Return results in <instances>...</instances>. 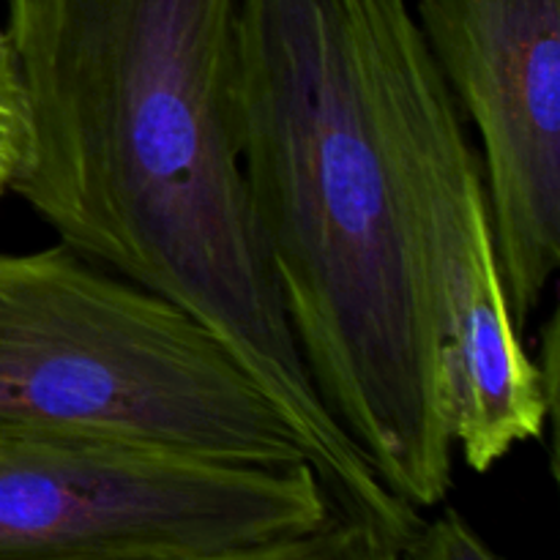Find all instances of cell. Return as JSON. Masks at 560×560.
<instances>
[{
	"mask_svg": "<svg viewBox=\"0 0 560 560\" xmlns=\"http://www.w3.org/2000/svg\"><path fill=\"white\" fill-rule=\"evenodd\" d=\"M399 560H501L479 530L457 512L443 509L432 520L424 517L413 536L399 547Z\"/></svg>",
	"mask_w": 560,
	"mask_h": 560,
	"instance_id": "8",
	"label": "cell"
},
{
	"mask_svg": "<svg viewBox=\"0 0 560 560\" xmlns=\"http://www.w3.org/2000/svg\"><path fill=\"white\" fill-rule=\"evenodd\" d=\"M337 509L306 459L0 424V560L238 550L315 530Z\"/></svg>",
	"mask_w": 560,
	"mask_h": 560,
	"instance_id": "4",
	"label": "cell"
},
{
	"mask_svg": "<svg viewBox=\"0 0 560 560\" xmlns=\"http://www.w3.org/2000/svg\"><path fill=\"white\" fill-rule=\"evenodd\" d=\"M63 560H399V545L377 525L348 509H337L315 530L219 552H118Z\"/></svg>",
	"mask_w": 560,
	"mask_h": 560,
	"instance_id": "7",
	"label": "cell"
},
{
	"mask_svg": "<svg viewBox=\"0 0 560 560\" xmlns=\"http://www.w3.org/2000/svg\"><path fill=\"white\" fill-rule=\"evenodd\" d=\"M252 217L317 397L394 501L454 487L441 235L479 162L405 0H238Z\"/></svg>",
	"mask_w": 560,
	"mask_h": 560,
	"instance_id": "1",
	"label": "cell"
},
{
	"mask_svg": "<svg viewBox=\"0 0 560 560\" xmlns=\"http://www.w3.org/2000/svg\"><path fill=\"white\" fill-rule=\"evenodd\" d=\"M441 273L454 446L465 468L487 474L517 446L545 438L556 410V353L545 370L514 326L481 162L448 191Z\"/></svg>",
	"mask_w": 560,
	"mask_h": 560,
	"instance_id": "6",
	"label": "cell"
},
{
	"mask_svg": "<svg viewBox=\"0 0 560 560\" xmlns=\"http://www.w3.org/2000/svg\"><path fill=\"white\" fill-rule=\"evenodd\" d=\"M0 424L310 463L271 397L202 323L60 241L0 252Z\"/></svg>",
	"mask_w": 560,
	"mask_h": 560,
	"instance_id": "3",
	"label": "cell"
},
{
	"mask_svg": "<svg viewBox=\"0 0 560 560\" xmlns=\"http://www.w3.org/2000/svg\"><path fill=\"white\" fill-rule=\"evenodd\" d=\"M413 16L479 137L498 266L525 334L560 266V0H419Z\"/></svg>",
	"mask_w": 560,
	"mask_h": 560,
	"instance_id": "5",
	"label": "cell"
},
{
	"mask_svg": "<svg viewBox=\"0 0 560 560\" xmlns=\"http://www.w3.org/2000/svg\"><path fill=\"white\" fill-rule=\"evenodd\" d=\"M238 0H5L27 104L11 195L107 271L173 301L271 397L334 501L405 545L394 501L301 361L257 235L233 109Z\"/></svg>",
	"mask_w": 560,
	"mask_h": 560,
	"instance_id": "2",
	"label": "cell"
},
{
	"mask_svg": "<svg viewBox=\"0 0 560 560\" xmlns=\"http://www.w3.org/2000/svg\"><path fill=\"white\" fill-rule=\"evenodd\" d=\"M27 151V104L5 31L0 27V197L9 195Z\"/></svg>",
	"mask_w": 560,
	"mask_h": 560,
	"instance_id": "9",
	"label": "cell"
}]
</instances>
